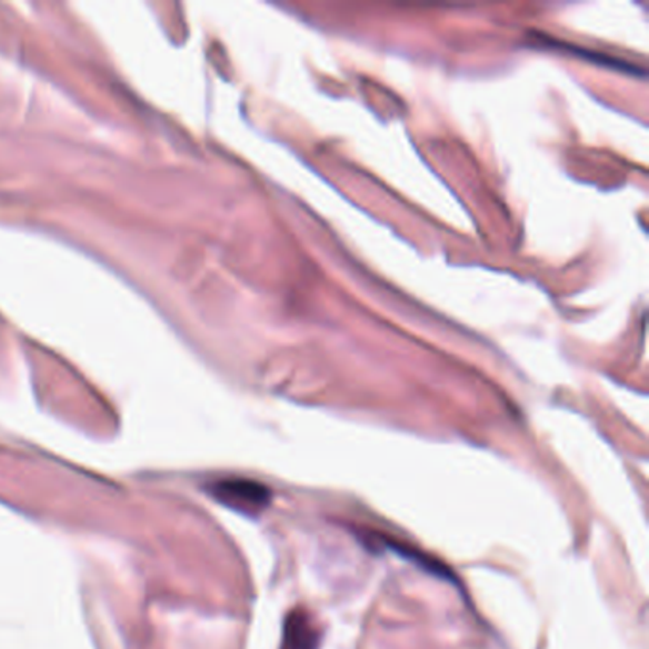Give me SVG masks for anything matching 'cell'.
<instances>
[{
	"label": "cell",
	"mask_w": 649,
	"mask_h": 649,
	"mask_svg": "<svg viewBox=\"0 0 649 649\" xmlns=\"http://www.w3.org/2000/svg\"><path fill=\"white\" fill-rule=\"evenodd\" d=\"M208 493L227 509L258 517L271 505L272 493L266 485L250 478H221L208 486Z\"/></svg>",
	"instance_id": "cell-1"
},
{
	"label": "cell",
	"mask_w": 649,
	"mask_h": 649,
	"mask_svg": "<svg viewBox=\"0 0 649 649\" xmlns=\"http://www.w3.org/2000/svg\"><path fill=\"white\" fill-rule=\"evenodd\" d=\"M320 635L314 629L311 617L303 611H293L284 625V643L282 649H319Z\"/></svg>",
	"instance_id": "cell-2"
}]
</instances>
